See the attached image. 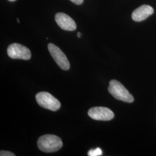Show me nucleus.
I'll list each match as a JSON object with an SVG mask.
<instances>
[{
  "label": "nucleus",
  "mask_w": 156,
  "mask_h": 156,
  "mask_svg": "<svg viewBox=\"0 0 156 156\" xmlns=\"http://www.w3.org/2000/svg\"><path fill=\"white\" fill-rule=\"evenodd\" d=\"M37 145L40 151L45 153H53L62 148V139L56 135L46 134L39 137Z\"/></svg>",
  "instance_id": "f257e3e1"
},
{
  "label": "nucleus",
  "mask_w": 156,
  "mask_h": 156,
  "mask_svg": "<svg viewBox=\"0 0 156 156\" xmlns=\"http://www.w3.org/2000/svg\"><path fill=\"white\" fill-rule=\"evenodd\" d=\"M108 91L110 94L118 100L125 102L131 103L134 102V97L129 93L122 84L116 80L113 79L109 82Z\"/></svg>",
  "instance_id": "f03ea898"
},
{
  "label": "nucleus",
  "mask_w": 156,
  "mask_h": 156,
  "mask_svg": "<svg viewBox=\"0 0 156 156\" xmlns=\"http://www.w3.org/2000/svg\"><path fill=\"white\" fill-rule=\"evenodd\" d=\"M35 98L39 106L51 111H57L61 106L60 101L48 92H39L36 95Z\"/></svg>",
  "instance_id": "7ed1b4c3"
},
{
  "label": "nucleus",
  "mask_w": 156,
  "mask_h": 156,
  "mask_svg": "<svg viewBox=\"0 0 156 156\" xmlns=\"http://www.w3.org/2000/svg\"><path fill=\"white\" fill-rule=\"evenodd\" d=\"M7 53L9 57L13 59L28 60L31 57V53L28 48L17 43L12 44L8 46Z\"/></svg>",
  "instance_id": "20e7f679"
},
{
  "label": "nucleus",
  "mask_w": 156,
  "mask_h": 156,
  "mask_svg": "<svg viewBox=\"0 0 156 156\" xmlns=\"http://www.w3.org/2000/svg\"><path fill=\"white\" fill-rule=\"evenodd\" d=\"M48 50L51 56L55 60L57 64L63 70H68L70 68V64L65 54L58 46L53 44H49Z\"/></svg>",
  "instance_id": "39448f33"
},
{
  "label": "nucleus",
  "mask_w": 156,
  "mask_h": 156,
  "mask_svg": "<svg viewBox=\"0 0 156 156\" xmlns=\"http://www.w3.org/2000/svg\"><path fill=\"white\" fill-rule=\"evenodd\" d=\"M88 115L95 120L109 121L113 119L115 116L114 113L106 107H93L88 111Z\"/></svg>",
  "instance_id": "423d86ee"
},
{
  "label": "nucleus",
  "mask_w": 156,
  "mask_h": 156,
  "mask_svg": "<svg viewBox=\"0 0 156 156\" xmlns=\"http://www.w3.org/2000/svg\"><path fill=\"white\" fill-rule=\"evenodd\" d=\"M55 20L60 28L67 31H74L76 28V24L73 19L64 13H57L55 15Z\"/></svg>",
  "instance_id": "0eeeda50"
},
{
  "label": "nucleus",
  "mask_w": 156,
  "mask_h": 156,
  "mask_svg": "<svg viewBox=\"0 0 156 156\" xmlns=\"http://www.w3.org/2000/svg\"><path fill=\"white\" fill-rule=\"evenodd\" d=\"M154 12L153 8L150 5H144L136 8L132 13L133 20L140 22L145 20L149 16L151 15Z\"/></svg>",
  "instance_id": "6e6552de"
},
{
  "label": "nucleus",
  "mask_w": 156,
  "mask_h": 156,
  "mask_svg": "<svg viewBox=\"0 0 156 156\" xmlns=\"http://www.w3.org/2000/svg\"><path fill=\"white\" fill-rule=\"evenodd\" d=\"M102 151L100 148H96L94 149H91L88 152V156H101Z\"/></svg>",
  "instance_id": "1a4fd4ad"
},
{
  "label": "nucleus",
  "mask_w": 156,
  "mask_h": 156,
  "mask_svg": "<svg viewBox=\"0 0 156 156\" xmlns=\"http://www.w3.org/2000/svg\"><path fill=\"white\" fill-rule=\"evenodd\" d=\"M1 156H15V154L13 153L8 151H0Z\"/></svg>",
  "instance_id": "9d476101"
},
{
  "label": "nucleus",
  "mask_w": 156,
  "mask_h": 156,
  "mask_svg": "<svg viewBox=\"0 0 156 156\" xmlns=\"http://www.w3.org/2000/svg\"><path fill=\"white\" fill-rule=\"evenodd\" d=\"M70 1L76 5H80L83 2V0H70Z\"/></svg>",
  "instance_id": "9b49d317"
},
{
  "label": "nucleus",
  "mask_w": 156,
  "mask_h": 156,
  "mask_svg": "<svg viewBox=\"0 0 156 156\" xmlns=\"http://www.w3.org/2000/svg\"><path fill=\"white\" fill-rule=\"evenodd\" d=\"M77 36H78V38H80L81 36H82V34L79 33V32H78V33H77Z\"/></svg>",
  "instance_id": "f8f14e48"
},
{
  "label": "nucleus",
  "mask_w": 156,
  "mask_h": 156,
  "mask_svg": "<svg viewBox=\"0 0 156 156\" xmlns=\"http://www.w3.org/2000/svg\"><path fill=\"white\" fill-rule=\"evenodd\" d=\"M17 22L19 23V19H17Z\"/></svg>",
  "instance_id": "ddd939ff"
},
{
  "label": "nucleus",
  "mask_w": 156,
  "mask_h": 156,
  "mask_svg": "<svg viewBox=\"0 0 156 156\" xmlns=\"http://www.w3.org/2000/svg\"><path fill=\"white\" fill-rule=\"evenodd\" d=\"M8 1H15L16 0H8Z\"/></svg>",
  "instance_id": "4468645a"
}]
</instances>
